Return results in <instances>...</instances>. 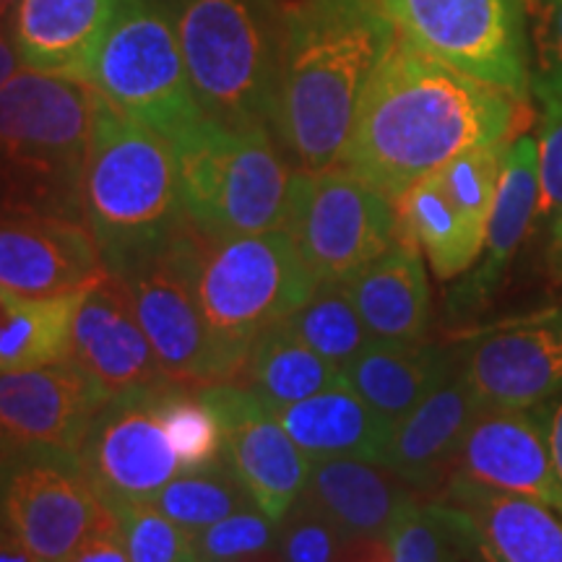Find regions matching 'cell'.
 Segmentation results:
<instances>
[{"label": "cell", "instance_id": "cell-31", "mask_svg": "<svg viewBox=\"0 0 562 562\" xmlns=\"http://www.w3.org/2000/svg\"><path fill=\"white\" fill-rule=\"evenodd\" d=\"M393 562H497L480 526L446 497L417 501L389 533Z\"/></svg>", "mask_w": 562, "mask_h": 562}, {"label": "cell", "instance_id": "cell-22", "mask_svg": "<svg viewBox=\"0 0 562 562\" xmlns=\"http://www.w3.org/2000/svg\"><path fill=\"white\" fill-rule=\"evenodd\" d=\"M125 0H21L9 32L24 68L89 79L91 60Z\"/></svg>", "mask_w": 562, "mask_h": 562}, {"label": "cell", "instance_id": "cell-5", "mask_svg": "<svg viewBox=\"0 0 562 562\" xmlns=\"http://www.w3.org/2000/svg\"><path fill=\"white\" fill-rule=\"evenodd\" d=\"M195 245L216 383H235L258 336L305 305L318 281L286 229L224 237L195 229Z\"/></svg>", "mask_w": 562, "mask_h": 562}, {"label": "cell", "instance_id": "cell-40", "mask_svg": "<svg viewBox=\"0 0 562 562\" xmlns=\"http://www.w3.org/2000/svg\"><path fill=\"white\" fill-rule=\"evenodd\" d=\"M539 117V206L537 214L552 222L562 237V100H544Z\"/></svg>", "mask_w": 562, "mask_h": 562}, {"label": "cell", "instance_id": "cell-26", "mask_svg": "<svg viewBox=\"0 0 562 562\" xmlns=\"http://www.w3.org/2000/svg\"><path fill=\"white\" fill-rule=\"evenodd\" d=\"M442 497L474 518L497 562H562V516L508 492L448 480Z\"/></svg>", "mask_w": 562, "mask_h": 562}, {"label": "cell", "instance_id": "cell-19", "mask_svg": "<svg viewBox=\"0 0 562 562\" xmlns=\"http://www.w3.org/2000/svg\"><path fill=\"white\" fill-rule=\"evenodd\" d=\"M108 271L100 245L79 220L0 216V284L30 297L81 292Z\"/></svg>", "mask_w": 562, "mask_h": 562}, {"label": "cell", "instance_id": "cell-9", "mask_svg": "<svg viewBox=\"0 0 562 562\" xmlns=\"http://www.w3.org/2000/svg\"><path fill=\"white\" fill-rule=\"evenodd\" d=\"M284 229L321 284H347L398 237L396 203L344 167L294 170Z\"/></svg>", "mask_w": 562, "mask_h": 562}, {"label": "cell", "instance_id": "cell-12", "mask_svg": "<svg viewBox=\"0 0 562 562\" xmlns=\"http://www.w3.org/2000/svg\"><path fill=\"white\" fill-rule=\"evenodd\" d=\"M108 505L74 459L0 463V526L37 562H68Z\"/></svg>", "mask_w": 562, "mask_h": 562}, {"label": "cell", "instance_id": "cell-14", "mask_svg": "<svg viewBox=\"0 0 562 562\" xmlns=\"http://www.w3.org/2000/svg\"><path fill=\"white\" fill-rule=\"evenodd\" d=\"M157 393L110 398L83 440L81 472L112 508L151 503L182 472L159 422Z\"/></svg>", "mask_w": 562, "mask_h": 562}, {"label": "cell", "instance_id": "cell-47", "mask_svg": "<svg viewBox=\"0 0 562 562\" xmlns=\"http://www.w3.org/2000/svg\"><path fill=\"white\" fill-rule=\"evenodd\" d=\"M191 562H201V560H191Z\"/></svg>", "mask_w": 562, "mask_h": 562}, {"label": "cell", "instance_id": "cell-13", "mask_svg": "<svg viewBox=\"0 0 562 562\" xmlns=\"http://www.w3.org/2000/svg\"><path fill=\"white\" fill-rule=\"evenodd\" d=\"M108 402L100 385L70 360L0 372V463L24 456L79 461Z\"/></svg>", "mask_w": 562, "mask_h": 562}, {"label": "cell", "instance_id": "cell-7", "mask_svg": "<svg viewBox=\"0 0 562 562\" xmlns=\"http://www.w3.org/2000/svg\"><path fill=\"white\" fill-rule=\"evenodd\" d=\"M186 220L203 235L284 229L292 167L269 128H229L201 117L172 140Z\"/></svg>", "mask_w": 562, "mask_h": 562}, {"label": "cell", "instance_id": "cell-39", "mask_svg": "<svg viewBox=\"0 0 562 562\" xmlns=\"http://www.w3.org/2000/svg\"><path fill=\"white\" fill-rule=\"evenodd\" d=\"M279 526L281 562H336L341 537L311 505L297 501Z\"/></svg>", "mask_w": 562, "mask_h": 562}, {"label": "cell", "instance_id": "cell-32", "mask_svg": "<svg viewBox=\"0 0 562 562\" xmlns=\"http://www.w3.org/2000/svg\"><path fill=\"white\" fill-rule=\"evenodd\" d=\"M157 414L182 472H201L227 463L222 419L201 389L172 385L159 391Z\"/></svg>", "mask_w": 562, "mask_h": 562}, {"label": "cell", "instance_id": "cell-1", "mask_svg": "<svg viewBox=\"0 0 562 562\" xmlns=\"http://www.w3.org/2000/svg\"><path fill=\"white\" fill-rule=\"evenodd\" d=\"M526 102L398 37L364 89L339 167L396 203L456 154L516 138Z\"/></svg>", "mask_w": 562, "mask_h": 562}, {"label": "cell", "instance_id": "cell-28", "mask_svg": "<svg viewBox=\"0 0 562 562\" xmlns=\"http://www.w3.org/2000/svg\"><path fill=\"white\" fill-rule=\"evenodd\" d=\"M271 409L297 404L341 383V370L313 351L286 321L266 328L252 344L237 381Z\"/></svg>", "mask_w": 562, "mask_h": 562}, {"label": "cell", "instance_id": "cell-18", "mask_svg": "<svg viewBox=\"0 0 562 562\" xmlns=\"http://www.w3.org/2000/svg\"><path fill=\"white\" fill-rule=\"evenodd\" d=\"M224 427L227 463L273 521L290 513L305 490L311 459L290 438L271 406L240 383L203 385Z\"/></svg>", "mask_w": 562, "mask_h": 562}, {"label": "cell", "instance_id": "cell-15", "mask_svg": "<svg viewBox=\"0 0 562 562\" xmlns=\"http://www.w3.org/2000/svg\"><path fill=\"white\" fill-rule=\"evenodd\" d=\"M461 368L482 406L531 409L562 396V305L503 321L467 341Z\"/></svg>", "mask_w": 562, "mask_h": 562}, {"label": "cell", "instance_id": "cell-24", "mask_svg": "<svg viewBox=\"0 0 562 562\" xmlns=\"http://www.w3.org/2000/svg\"><path fill=\"white\" fill-rule=\"evenodd\" d=\"M461 351H446L435 344L370 341L341 370L349 385L389 430L412 414L430 393L453 375Z\"/></svg>", "mask_w": 562, "mask_h": 562}, {"label": "cell", "instance_id": "cell-20", "mask_svg": "<svg viewBox=\"0 0 562 562\" xmlns=\"http://www.w3.org/2000/svg\"><path fill=\"white\" fill-rule=\"evenodd\" d=\"M480 409V398L459 362L446 383L393 427L378 463L402 476L419 495L442 490L453 474L463 435Z\"/></svg>", "mask_w": 562, "mask_h": 562}, {"label": "cell", "instance_id": "cell-2", "mask_svg": "<svg viewBox=\"0 0 562 562\" xmlns=\"http://www.w3.org/2000/svg\"><path fill=\"white\" fill-rule=\"evenodd\" d=\"M398 40L378 0H286L271 133L294 170L341 161L364 89Z\"/></svg>", "mask_w": 562, "mask_h": 562}, {"label": "cell", "instance_id": "cell-3", "mask_svg": "<svg viewBox=\"0 0 562 562\" xmlns=\"http://www.w3.org/2000/svg\"><path fill=\"white\" fill-rule=\"evenodd\" d=\"M100 94L87 81L19 68L0 89V216L79 220Z\"/></svg>", "mask_w": 562, "mask_h": 562}, {"label": "cell", "instance_id": "cell-38", "mask_svg": "<svg viewBox=\"0 0 562 562\" xmlns=\"http://www.w3.org/2000/svg\"><path fill=\"white\" fill-rule=\"evenodd\" d=\"M131 562H191L193 533L167 518L154 503L117 505Z\"/></svg>", "mask_w": 562, "mask_h": 562}, {"label": "cell", "instance_id": "cell-46", "mask_svg": "<svg viewBox=\"0 0 562 562\" xmlns=\"http://www.w3.org/2000/svg\"><path fill=\"white\" fill-rule=\"evenodd\" d=\"M19 3L21 0H0V26L11 24V16H13V11H16Z\"/></svg>", "mask_w": 562, "mask_h": 562}, {"label": "cell", "instance_id": "cell-30", "mask_svg": "<svg viewBox=\"0 0 562 562\" xmlns=\"http://www.w3.org/2000/svg\"><path fill=\"white\" fill-rule=\"evenodd\" d=\"M76 294L30 297L0 284V372L68 360Z\"/></svg>", "mask_w": 562, "mask_h": 562}, {"label": "cell", "instance_id": "cell-10", "mask_svg": "<svg viewBox=\"0 0 562 562\" xmlns=\"http://www.w3.org/2000/svg\"><path fill=\"white\" fill-rule=\"evenodd\" d=\"M398 37L461 74L529 102V37L521 0H378Z\"/></svg>", "mask_w": 562, "mask_h": 562}, {"label": "cell", "instance_id": "cell-37", "mask_svg": "<svg viewBox=\"0 0 562 562\" xmlns=\"http://www.w3.org/2000/svg\"><path fill=\"white\" fill-rule=\"evenodd\" d=\"M529 37L531 94L562 100V0H521Z\"/></svg>", "mask_w": 562, "mask_h": 562}, {"label": "cell", "instance_id": "cell-17", "mask_svg": "<svg viewBox=\"0 0 562 562\" xmlns=\"http://www.w3.org/2000/svg\"><path fill=\"white\" fill-rule=\"evenodd\" d=\"M547 406H482L463 435L451 480L529 497L562 516V487L554 472Z\"/></svg>", "mask_w": 562, "mask_h": 562}, {"label": "cell", "instance_id": "cell-23", "mask_svg": "<svg viewBox=\"0 0 562 562\" xmlns=\"http://www.w3.org/2000/svg\"><path fill=\"white\" fill-rule=\"evenodd\" d=\"M347 290L372 341H425L432 313L430 281L422 250L404 232L383 256L347 281Z\"/></svg>", "mask_w": 562, "mask_h": 562}, {"label": "cell", "instance_id": "cell-34", "mask_svg": "<svg viewBox=\"0 0 562 562\" xmlns=\"http://www.w3.org/2000/svg\"><path fill=\"white\" fill-rule=\"evenodd\" d=\"M286 323L323 360L344 370L372 341L347 284H321Z\"/></svg>", "mask_w": 562, "mask_h": 562}, {"label": "cell", "instance_id": "cell-21", "mask_svg": "<svg viewBox=\"0 0 562 562\" xmlns=\"http://www.w3.org/2000/svg\"><path fill=\"white\" fill-rule=\"evenodd\" d=\"M300 501L326 518L344 539L389 537L422 495L378 461H311Z\"/></svg>", "mask_w": 562, "mask_h": 562}, {"label": "cell", "instance_id": "cell-45", "mask_svg": "<svg viewBox=\"0 0 562 562\" xmlns=\"http://www.w3.org/2000/svg\"><path fill=\"white\" fill-rule=\"evenodd\" d=\"M0 562H37L21 547L9 531L0 526Z\"/></svg>", "mask_w": 562, "mask_h": 562}, {"label": "cell", "instance_id": "cell-6", "mask_svg": "<svg viewBox=\"0 0 562 562\" xmlns=\"http://www.w3.org/2000/svg\"><path fill=\"white\" fill-rule=\"evenodd\" d=\"M178 32L203 117L229 128H269L277 91L281 3L161 0Z\"/></svg>", "mask_w": 562, "mask_h": 562}, {"label": "cell", "instance_id": "cell-36", "mask_svg": "<svg viewBox=\"0 0 562 562\" xmlns=\"http://www.w3.org/2000/svg\"><path fill=\"white\" fill-rule=\"evenodd\" d=\"M279 526L258 508H245L193 533V552L201 562H252L277 550Z\"/></svg>", "mask_w": 562, "mask_h": 562}, {"label": "cell", "instance_id": "cell-33", "mask_svg": "<svg viewBox=\"0 0 562 562\" xmlns=\"http://www.w3.org/2000/svg\"><path fill=\"white\" fill-rule=\"evenodd\" d=\"M151 503L191 533L209 529L237 510L256 508L250 490L232 472L229 463L201 472H180Z\"/></svg>", "mask_w": 562, "mask_h": 562}, {"label": "cell", "instance_id": "cell-44", "mask_svg": "<svg viewBox=\"0 0 562 562\" xmlns=\"http://www.w3.org/2000/svg\"><path fill=\"white\" fill-rule=\"evenodd\" d=\"M19 68L24 66H21L19 60L16 45H13L9 26H0V89H3L5 83L19 74Z\"/></svg>", "mask_w": 562, "mask_h": 562}, {"label": "cell", "instance_id": "cell-35", "mask_svg": "<svg viewBox=\"0 0 562 562\" xmlns=\"http://www.w3.org/2000/svg\"><path fill=\"white\" fill-rule=\"evenodd\" d=\"M505 144L474 146V149L456 154L440 170H435L442 191L476 229L484 232V240H487L490 214L495 206L497 186H501Z\"/></svg>", "mask_w": 562, "mask_h": 562}, {"label": "cell", "instance_id": "cell-43", "mask_svg": "<svg viewBox=\"0 0 562 562\" xmlns=\"http://www.w3.org/2000/svg\"><path fill=\"white\" fill-rule=\"evenodd\" d=\"M547 435H550V451L554 472H558L560 487H562V396L558 402L550 404L547 409Z\"/></svg>", "mask_w": 562, "mask_h": 562}, {"label": "cell", "instance_id": "cell-11", "mask_svg": "<svg viewBox=\"0 0 562 562\" xmlns=\"http://www.w3.org/2000/svg\"><path fill=\"white\" fill-rule=\"evenodd\" d=\"M115 273L128 286L165 375L175 385H214V357L199 300V245L193 224L186 220L172 237L123 263Z\"/></svg>", "mask_w": 562, "mask_h": 562}, {"label": "cell", "instance_id": "cell-4", "mask_svg": "<svg viewBox=\"0 0 562 562\" xmlns=\"http://www.w3.org/2000/svg\"><path fill=\"white\" fill-rule=\"evenodd\" d=\"M81 216L110 271L186 224L175 144L100 100L81 186Z\"/></svg>", "mask_w": 562, "mask_h": 562}, {"label": "cell", "instance_id": "cell-25", "mask_svg": "<svg viewBox=\"0 0 562 562\" xmlns=\"http://www.w3.org/2000/svg\"><path fill=\"white\" fill-rule=\"evenodd\" d=\"M290 438L311 461L364 459L381 461L389 427L347 383L273 409Z\"/></svg>", "mask_w": 562, "mask_h": 562}, {"label": "cell", "instance_id": "cell-29", "mask_svg": "<svg viewBox=\"0 0 562 562\" xmlns=\"http://www.w3.org/2000/svg\"><path fill=\"white\" fill-rule=\"evenodd\" d=\"M396 214L398 232L417 243L438 279L461 277L482 256L484 232L476 229L448 199L435 172L414 182L396 201Z\"/></svg>", "mask_w": 562, "mask_h": 562}, {"label": "cell", "instance_id": "cell-27", "mask_svg": "<svg viewBox=\"0 0 562 562\" xmlns=\"http://www.w3.org/2000/svg\"><path fill=\"white\" fill-rule=\"evenodd\" d=\"M539 206V154L537 140L531 136H516L505 144L503 175L497 186L495 206H492L487 240H484L482 263L469 281V300L480 297L495 290L503 279L505 266L510 263L513 252L521 245L526 229Z\"/></svg>", "mask_w": 562, "mask_h": 562}, {"label": "cell", "instance_id": "cell-16", "mask_svg": "<svg viewBox=\"0 0 562 562\" xmlns=\"http://www.w3.org/2000/svg\"><path fill=\"white\" fill-rule=\"evenodd\" d=\"M68 360L79 364L108 398L175 385L154 355L128 286L110 269L76 294Z\"/></svg>", "mask_w": 562, "mask_h": 562}, {"label": "cell", "instance_id": "cell-8", "mask_svg": "<svg viewBox=\"0 0 562 562\" xmlns=\"http://www.w3.org/2000/svg\"><path fill=\"white\" fill-rule=\"evenodd\" d=\"M87 83L112 110L170 140L203 117L161 0H125L91 60Z\"/></svg>", "mask_w": 562, "mask_h": 562}, {"label": "cell", "instance_id": "cell-41", "mask_svg": "<svg viewBox=\"0 0 562 562\" xmlns=\"http://www.w3.org/2000/svg\"><path fill=\"white\" fill-rule=\"evenodd\" d=\"M68 562H131L121 513L108 505V510L102 513L100 521L87 533L79 550L70 554Z\"/></svg>", "mask_w": 562, "mask_h": 562}, {"label": "cell", "instance_id": "cell-42", "mask_svg": "<svg viewBox=\"0 0 562 562\" xmlns=\"http://www.w3.org/2000/svg\"><path fill=\"white\" fill-rule=\"evenodd\" d=\"M336 562H393L389 537L344 539Z\"/></svg>", "mask_w": 562, "mask_h": 562}]
</instances>
